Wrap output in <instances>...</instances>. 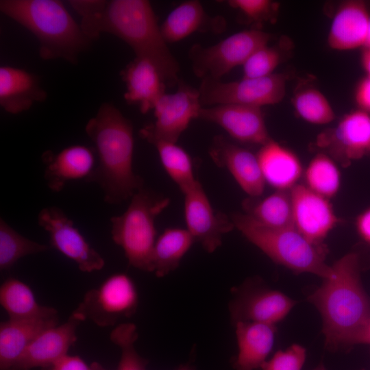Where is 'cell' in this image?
<instances>
[{"instance_id":"ee69618b","label":"cell","mask_w":370,"mask_h":370,"mask_svg":"<svg viewBox=\"0 0 370 370\" xmlns=\"http://www.w3.org/2000/svg\"><path fill=\"white\" fill-rule=\"evenodd\" d=\"M176 370H193V369L188 365L181 366Z\"/></svg>"},{"instance_id":"9c48e42d","label":"cell","mask_w":370,"mask_h":370,"mask_svg":"<svg viewBox=\"0 0 370 370\" xmlns=\"http://www.w3.org/2000/svg\"><path fill=\"white\" fill-rule=\"evenodd\" d=\"M286 80L285 75L275 73L228 82L206 78L199 89L201 103L203 107L232 103L262 108L277 104L285 97Z\"/></svg>"},{"instance_id":"b9f144b4","label":"cell","mask_w":370,"mask_h":370,"mask_svg":"<svg viewBox=\"0 0 370 370\" xmlns=\"http://www.w3.org/2000/svg\"><path fill=\"white\" fill-rule=\"evenodd\" d=\"M360 63L366 75L370 77V48H362Z\"/></svg>"},{"instance_id":"d6a6232c","label":"cell","mask_w":370,"mask_h":370,"mask_svg":"<svg viewBox=\"0 0 370 370\" xmlns=\"http://www.w3.org/2000/svg\"><path fill=\"white\" fill-rule=\"evenodd\" d=\"M297 114L314 125H325L335 119V113L328 99L319 90L306 87L297 90L292 100Z\"/></svg>"},{"instance_id":"836d02e7","label":"cell","mask_w":370,"mask_h":370,"mask_svg":"<svg viewBox=\"0 0 370 370\" xmlns=\"http://www.w3.org/2000/svg\"><path fill=\"white\" fill-rule=\"evenodd\" d=\"M138 336L137 328L132 323H120L111 332V341L121 350L116 370H147V361L138 354L135 348Z\"/></svg>"},{"instance_id":"ba28073f","label":"cell","mask_w":370,"mask_h":370,"mask_svg":"<svg viewBox=\"0 0 370 370\" xmlns=\"http://www.w3.org/2000/svg\"><path fill=\"white\" fill-rule=\"evenodd\" d=\"M138 302V292L134 280L124 273H116L106 278L97 287L88 290L74 311L84 321L89 319L104 328L132 316Z\"/></svg>"},{"instance_id":"7a4b0ae2","label":"cell","mask_w":370,"mask_h":370,"mask_svg":"<svg viewBox=\"0 0 370 370\" xmlns=\"http://www.w3.org/2000/svg\"><path fill=\"white\" fill-rule=\"evenodd\" d=\"M85 131L99 158L87 181L100 186L106 202L120 204L144 187L143 179L133 171V125L114 104L102 103Z\"/></svg>"},{"instance_id":"603a6c76","label":"cell","mask_w":370,"mask_h":370,"mask_svg":"<svg viewBox=\"0 0 370 370\" xmlns=\"http://www.w3.org/2000/svg\"><path fill=\"white\" fill-rule=\"evenodd\" d=\"M47 97L39 77L23 69L0 67V106L8 113L18 114Z\"/></svg>"},{"instance_id":"4fadbf2b","label":"cell","mask_w":370,"mask_h":370,"mask_svg":"<svg viewBox=\"0 0 370 370\" xmlns=\"http://www.w3.org/2000/svg\"><path fill=\"white\" fill-rule=\"evenodd\" d=\"M317 145L341 162L361 158L370 152V114L358 108L347 113L334 128L319 134Z\"/></svg>"},{"instance_id":"8fae6325","label":"cell","mask_w":370,"mask_h":370,"mask_svg":"<svg viewBox=\"0 0 370 370\" xmlns=\"http://www.w3.org/2000/svg\"><path fill=\"white\" fill-rule=\"evenodd\" d=\"M38 223L49 233L51 246L74 261L80 271L91 273L103 269V257L90 246L60 208L51 206L42 209Z\"/></svg>"},{"instance_id":"60d3db41","label":"cell","mask_w":370,"mask_h":370,"mask_svg":"<svg viewBox=\"0 0 370 370\" xmlns=\"http://www.w3.org/2000/svg\"><path fill=\"white\" fill-rule=\"evenodd\" d=\"M360 344L370 345V318L352 337L349 341L348 345Z\"/></svg>"},{"instance_id":"cb8c5ba5","label":"cell","mask_w":370,"mask_h":370,"mask_svg":"<svg viewBox=\"0 0 370 370\" xmlns=\"http://www.w3.org/2000/svg\"><path fill=\"white\" fill-rule=\"evenodd\" d=\"M225 27L221 16H210L197 0L182 2L166 17L160 25L167 43L181 41L197 32H221Z\"/></svg>"},{"instance_id":"d590c367","label":"cell","mask_w":370,"mask_h":370,"mask_svg":"<svg viewBox=\"0 0 370 370\" xmlns=\"http://www.w3.org/2000/svg\"><path fill=\"white\" fill-rule=\"evenodd\" d=\"M227 3L254 23L273 22L278 10V5L269 0H230Z\"/></svg>"},{"instance_id":"6da1fadb","label":"cell","mask_w":370,"mask_h":370,"mask_svg":"<svg viewBox=\"0 0 370 370\" xmlns=\"http://www.w3.org/2000/svg\"><path fill=\"white\" fill-rule=\"evenodd\" d=\"M81 16L80 26L90 40L101 33L125 42L136 57L151 60L166 82H178L179 64L168 47L153 8L147 0H73L69 1Z\"/></svg>"},{"instance_id":"74e56055","label":"cell","mask_w":370,"mask_h":370,"mask_svg":"<svg viewBox=\"0 0 370 370\" xmlns=\"http://www.w3.org/2000/svg\"><path fill=\"white\" fill-rule=\"evenodd\" d=\"M42 370H93V366H89L78 356L67 354Z\"/></svg>"},{"instance_id":"1f68e13d","label":"cell","mask_w":370,"mask_h":370,"mask_svg":"<svg viewBox=\"0 0 370 370\" xmlns=\"http://www.w3.org/2000/svg\"><path fill=\"white\" fill-rule=\"evenodd\" d=\"M306 186L328 199L334 196L341 186V173L334 160L325 153L317 154L305 171Z\"/></svg>"},{"instance_id":"e575fe53","label":"cell","mask_w":370,"mask_h":370,"mask_svg":"<svg viewBox=\"0 0 370 370\" xmlns=\"http://www.w3.org/2000/svg\"><path fill=\"white\" fill-rule=\"evenodd\" d=\"M287 49L283 45H265L258 49L242 66L243 77L255 78L270 75L284 60Z\"/></svg>"},{"instance_id":"e0dca14e","label":"cell","mask_w":370,"mask_h":370,"mask_svg":"<svg viewBox=\"0 0 370 370\" xmlns=\"http://www.w3.org/2000/svg\"><path fill=\"white\" fill-rule=\"evenodd\" d=\"M209 154L219 167L231 173L247 195L257 197L263 193L266 182L256 155L220 135L213 139Z\"/></svg>"},{"instance_id":"7402d4cb","label":"cell","mask_w":370,"mask_h":370,"mask_svg":"<svg viewBox=\"0 0 370 370\" xmlns=\"http://www.w3.org/2000/svg\"><path fill=\"white\" fill-rule=\"evenodd\" d=\"M370 12L360 0L343 2L337 8L328 34V45L337 51L363 48Z\"/></svg>"},{"instance_id":"8992f818","label":"cell","mask_w":370,"mask_h":370,"mask_svg":"<svg viewBox=\"0 0 370 370\" xmlns=\"http://www.w3.org/2000/svg\"><path fill=\"white\" fill-rule=\"evenodd\" d=\"M169 203V198L143 187L133 195L122 214L110 219L112 240L122 248L133 267L152 272V253L157 239L155 221Z\"/></svg>"},{"instance_id":"f6af8a7d","label":"cell","mask_w":370,"mask_h":370,"mask_svg":"<svg viewBox=\"0 0 370 370\" xmlns=\"http://www.w3.org/2000/svg\"><path fill=\"white\" fill-rule=\"evenodd\" d=\"M93 370H104L98 363L95 362L92 364Z\"/></svg>"},{"instance_id":"d6986e66","label":"cell","mask_w":370,"mask_h":370,"mask_svg":"<svg viewBox=\"0 0 370 370\" xmlns=\"http://www.w3.org/2000/svg\"><path fill=\"white\" fill-rule=\"evenodd\" d=\"M126 86L125 100L147 113L164 94L166 82L158 66L150 60L136 57L121 72Z\"/></svg>"},{"instance_id":"7c38bea8","label":"cell","mask_w":370,"mask_h":370,"mask_svg":"<svg viewBox=\"0 0 370 370\" xmlns=\"http://www.w3.org/2000/svg\"><path fill=\"white\" fill-rule=\"evenodd\" d=\"M184 195L187 230L206 251L214 252L223 236L235 227L231 217L213 208L199 181Z\"/></svg>"},{"instance_id":"52a82bcc","label":"cell","mask_w":370,"mask_h":370,"mask_svg":"<svg viewBox=\"0 0 370 370\" xmlns=\"http://www.w3.org/2000/svg\"><path fill=\"white\" fill-rule=\"evenodd\" d=\"M271 38L266 32L250 29L233 34L210 47L194 45L189 51L194 73L201 79H221L234 68L243 66Z\"/></svg>"},{"instance_id":"ac0fdd59","label":"cell","mask_w":370,"mask_h":370,"mask_svg":"<svg viewBox=\"0 0 370 370\" xmlns=\"http://www.w3.org/2000/svg\"><path fill=\"white\" fill-rule=\"evenodd\" d=\"M295 304L293 299L279 291L262 288L238 295L230 302L229 310L234 323L252 321L275 325Z\"/></svg>"},{"instance_id":"4316f807","label":"cell","mask_w":370,"mask_h":370,"mask_svg":"<svg viewBox=\"0 0 370 370\" xmlns=\"http://www.w3.org/2000/svg\"><path fill=\"white\" fill-rule=\"evenodd\" d=\"M195 240L187 229H166L156 239L152 253V272L163 278L175 270Z\"/></svg>"},{"instance_id":"3957f363","label":"cell","mask_w":370,"mask_h":370,"mask_svg":"<svg viewBox=\"0 0 370 370\" xmlns=\"http://www.w3.org/2000/svg\"><path fill=\"white\" fill-rule=\"evenodd\" d=\"M308 300L321 316L326 345H348L370 318V299L361 283L358 255L349 253L330 266Z\"/></svg>"},{"instance_id":"8d00e7d4","label":"cell","mask_w":370,"mask_h":370,"mask_svg":"<svg viewBox=\"0 0 370 370\" xmlns=\"http://www.w3.org/2000/svg\"><path fill=\"white\" fill-rule=\"evenodd\" d=\"M306 358V350L301 345L293 344L276 352L261 367L262 370H302Z\"/></svg>"},{"instance_id":"5bb4252c","label":"cell","mask_w":370,"mask_h":370,"mask_svg":"<svg viewBox=\"0 0 370 370\" xmlns=\"http://www.w3.org/2000/svg\"><path fill=\"white\" fill-rule=\"evenodd\" d=\"M199 118L219 125L243 143L261 146L271 139L261 108L232 103L206 106Z\"/></svg>"},{"instance_id":"9a60e30c","label":"cell","mask_w":370,"mask_h":370,"mask_svg":"<svg viewBox=\"0 0 370 370\" xmlns=\"http://www.w3.org/2000/svg\"><path fill=\"white\" fill-rule=\"evenodd\" d=\"M289 193L294 227L310 241L321 245L338 221L332 205L304 185L296 184Z\"/></svg>"},{"instance_id":"277c9868","label":"cell","mask_w":370,"mask_h":370,"mask_svg":"<svg viewBox=\"0 0 370 370\" xmlns=\"http://www.w3.org/2000/svg\"><path fill=\"white\" fill-rule=\"evenodd\" d=\"M0 11L30 32L39 42L40 57L72 64L90 46V39L59 0H1Z\"/></svg>"},{"instance_id":"83f0119b","label":"cell","mask_w":370,"mask_h":370,"mask_svg":"<svg viewBox=\"0 0 370 370\" xmlns=\"http://www.w3.org/2000/svg\"><path fill=\"white\" fill-rule=\"evenodd\" d=\"M0 304L10 319L35 318L57 311L39 304L32 288L15 278H8L1 284Z\"/></svg>"},{"instance_id":"d4e9b609","label":"cell","mask_w":370,"mask_h":370,"mask_svg":"<svg viewBox=\"0 0 370 370\" xmlns=\"http://www.w3.org/2000/svg\"><path fill=\"white\" fill-rule=\"evenodd\" d=\"M238 354L236 370H255L267 360L275 341V325L252 321L235 323Z\"/></svg>"},{"instance_id":"ffe728a7","label":"cell","mask_w":370,"mask_h":370,"mask_svg":"<svg viewBox=\"0 0 370 370\" xmlns=\"http://www.w3.org/2000/svg\"><path fill=\"white\" fill-rule=\"evenodd\" d=\"M42 159L45 165L47 185L53 192L61 191L69 181L87 180L95 167L93 151L82 145L69 146L57 154L47 151Z\"/></svg>"},{"instance_id":"f35d334b","label":"cell","mask_w":370,"mask_h":370,"mask_svg":"<svg viewBox=\"0 0 370 370\" xmlns=\"http://www.w3.org/2000/svg\"><path fill=\"white\" fill-rule=\"evenodd\" d=\"M354 100L358 109L370 114V77L365 76L357 84Z\"/></svg>"},{"instance_id":"f1b7e54d","label":"cell","mask_w":370,"mask_h":370,"mask_svg":"<svg viewBox=\"0 0 370 370\" xmlns=\"http://www.w3.org/2000/svg\"><path fill=\"white\" fill-rule=\"evenodd\" d=\"M246 214L260 224L273 228L294 227L290 193L278 190L256 201H246Z\"/></svg>"},{"instance_id":"f546056e","label":"cell","mask_w":370,"mask_h":370,"mask_svg":"<svg viewBox=\"0 0 370 370\" xmlns=\"http://www.w3.org/2000/svg\"><path fill=\"white\" fill-rule=\"evenodd\" d=\"M150 143L156 147L166 173L183 194L197 184L191 158L183 148L167 140H158Z\"/></svg>"},{"instance_id":"ab89813d","label":"cell","mask_w":370,"mask_h":370,"mask_svg":"<svg viewBox=\"0 0 370 370\" xmlns=\"http://www.w3.org/2000/svg\"><path fill=\"white\" fill-rule=\"evenodd\" d=\"M356 226L362 239L370 245V207L358 217Z\"/></svg>"},{"instance_id":"5b68a950","label":"cell","mask_w":370,"mask_h":370,"mask_svg":"<svg viewBox=\"0 0 370 370\" xmlns=\"http://www.w3.org/2000/svg\"><path fill=\"white\" fill-rule=\"evenodd\" d=\"M231 219L242 234L275 262L296 273H309L322 279L330 266L325 262V250L306 238L295 227L273 228L262 225L246 214Z\"/></svg>"},{"instance_id":"484cf974","label":"cell","mask_w":370,"mask_h":370,"mask_svg":"<svg viewBox=\"0 0 370 370\" xmlns=\"http://www.w3.org/2000/svg\"><path fill=\"white\" fill-rule=\"evenodd\" d=\"M265 180L279 190L291 189L302 173L297 156L271 138L261 145L256 154Z\"/></svg>"},{"instance_id":"4dcf8cb0","label":"cell","mask_w":370,"mask_h":370,"mask_svg":"<svg viewBox=\"0 0 370 370\" xmlns=\"http://www.w3.org/2000/svg\"><path fill=\"white\" fill-rule=\"evenodd\" d=\"M49 247L32 241L14 230L2 218L0 219V270L10 269L26 256L45 251Z\"/></svg>"},{"instance_id":"2e32d148","label":"cell","mask_w":370,"mask_h":370,"mask_svg":"<svg viewBox=\"0 0 370 370\" xmlns=\"http://www.w3.org/2000/svg\"><path fill=\"white\" fill-rule=\"evenodd\" d=\"M84 320L73 311L68 320L41 332L29 344L11 370H32L49 367L68 354L77 340L78 325Z\"/></svg>"},{"instance_id":"30bf717a","label":"cell","mask_w":370,"mask_h":370,"mask_svg":"<svg viewBox=\"0 0 370 370\" xmlns=\"http://www.w3.org/2000/svg\"><path fill=\"white\" fill-rule=\"evenodd\" d=\"M199 90L180 82L173 93H164L153 107L155 121L140 130L149 143L162 140L177 143L193 119L199 118L202 108Z\"/></svg>"},{"instance_id":"bcb514c9","label":"cell","mask_w":370,"mask_h":370,"mask_svg":"<svg viewBox=\"0 0 370 370\" xmlns=\"http://www.w3.org/2000/svg\"><path fill=\"white\" fill-rule=\"evenodd\" d=\"M313 370H325V368L323 365V364H320L315 369H314Z\"/></svg>"},{"instance_id":"7bdbcfd3","label":"cell","mask_w":370,"mask_h":370,"mask_svg":"<svg viewBox=\"0 0 370 370\" xmlns=\"http://www.w3.org/2000/svg\"><path fill=\"white\" fill-rule=\"evenodd\" d=\"M363 48H370V17L368 23L365 43Z\"/></svg>"},{"instance_id":"44dd1931","label":"cell","mask_w":370,"mask_h":370,"mask_svg":"<svg viewBox=\"0 0 370 370\" xmlns=\"http://www.w3.org/2000/svg\"><path fill=\"white\" fill-rule=\"evenodd\" d=\"M58 311L35 318L8 319L0 324V370H11L43 330L58 324Z\"/></svg>"}]
</instances>
